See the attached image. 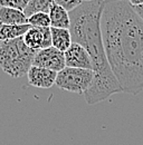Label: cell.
<instances>
[{
    "label": "cell",
    "mask_w": 143,
    "mask_h": 145,
    "mask_svg": "<svg viewBox=\"0 0 143 145\" xmlns=\"http://www.w3.org/2000/svg\"><path fill=\"white\" fill-rule=\"evenodd\" d=\"M101 31L107 61L122 91H143V20L129 0H106Z\"/></svg>",
    "instance_id": "cell-1"
},
{
    "label": "cell",
    "mask_w": 143,
    "mask_h": 145,
    "mask_svg": "<svg viewBox=\"0 0 143 145\" xmlns=\"http://www.w3.org/2000/svg\"><path fill=\"white\" fill-rule=\"evenodd\" d=\"M106 0L84 1L70 12L72 41L83 46L91 56L94 79L83 94L86 103L94 105L111 95L122 93V87L107 61L101 31V17Z\"/></svg>",
    "instance_id": "cell-2"
},
{
    "label": "cell",
    "mask_w": 143,
    "mask_h": 145,
    "mask_svg": "<svg viewBox=\"0 0 143 145\" xmlns=\"http://www.w3.org/2000/svg\"><path fill=\"white\" fill-rule=\"evenodd\" d=\"M36 53L25 44L22 37L0 41V68L12 78H20L33 66Z\"/></svg>",
    "instance_id": "cell-3"
},
{
    "label": "cell",
    "mask_w": 143,
    "mask_h": 145,
    "mask_svg": "<svg viewBox=\"0 0 143 145\" xmlns=\"http://www.w3.org/2000/svg\"><path fill=\"white\" fill-rule=\"evenodd\" d=\"M93 79L94 72L92 69L65 67L57 72L55 85L59 89L83 95L91 87Z\"/></svg>",
    "instance_id": "cell-4"
},
{
    "label": "cell",
    "mask_w": 143,
    "mask_h": 145,
    "mask_svg": "<svg viewBox=\"0 0 143 145\" xmlns=\"http://www.w3.org/2000/svg\"><path fill=\"white\" fill-rule=\"evenodd\" d=\"M33 66L51 69L54 72H60L66 67L64 53L54 48L53 46L46 49L38 50L35 55Z\"/></svg>",
    "instance_id": "cell-5"
},
{
    "label": "cell",
    "mask_w": 143,
    "mask_h": 145,
    "mask_svg": "<svg viewBox=\"0 0 143 145\" xmlns=\"http://www.w3.org/2000/svg\"><path fill=\"white\" fill-rule=\"evenodd\" d=\"M66 67L71 68H82V69H92L93 64L91 56L87 50L79 44L73 42L71 47L64 53Z\"/></svg>",
    "instance_id": "cell-6"
},
{
    "label": "cell",
    "mask_w": 143,
    "mask_h": 145,
    "mask_svg": "<svg viewBox=\"0 0 143 145\" xmlns=\"http://www.w3.org/2000/svg\"><path fill=\"white\" fill-rule=\"evenodd\" d=\"M25 44L36 52L52 47V33L51 28L31 27L24 35Z\"/></svg>",
    "instance_id": "cell-7"
},
{
    "label": "cell",
    "mask_w": 143,
    "mask_h": 145,
    "mask_svg": "<svg viewBox=\"0 0 143 145\" xmlns=\"http://www.w3.org/2000/svg\"><path fill=\"white\" fill-rule=\"evenodd\" d=\"M56 78H57V72L37 66H31L27 72L28 84L36 88H44V89L51 88L56 83Z\"/></svg>",
    "instance_id": "cell-8"
},
{
    "label": "cell",
    "mask_w": 143,
    "mask_h": 145,
    "mask_svg": "<svg viewBox=\"0 0 143 145\" xmlns=\"http://www.w3.org/2000/svg\"><path fill=\"white\" fill-rule=\"evenodd\" d=\"M49 18H51V27L52 28H60V29H70L71 27V18L70 12L64 8L53 3L49 9Z\"/></svg>",
    "instance_id": "cell-9"
},
{
    "label": "cell",
    "mask_w": 143,
    "mask_h": 145,
    "mask_svg": "<svg viewBox=\"0 0 143 145\" xmlns=\"http://www.w3.org/2000/svg\"><path fill=\"white\" fill-rule=\"evenodd\" d=\"M52 46L54 48L65 53L73 44L70 29H60V28H52Z\"/></svg>",
    "instance_id": "cell-10"
},
{
    "label": "cell",
    "mask_w": 143,
    "mask_h": 145,
    "mask_svg": "<svg viewBox=\"0 0 143 145\" xmlns=\"http://www.w3.org/2000/svg\"><path fill=\"white\" fill-rule=\"evenodd\" d=\"M27 19L24 11L0 7V25H26Z\"/></svg>",
    "instance_id": "cell-11"
},
{
    "label": "cell",
    "mask_w": 143,
    "mask_h": 145,
    "mask_svg": "<svg viewBox=\"0 0 143 145\" xmlns=\"http://www.w3.org/2000/svg\"><path fill=\"white\" fill-rule=\"evenodd\" d=\"M31 28L28 24L26 25H0V41L12 40L24 35Z\"/></svg>",
    "instance_id": "cell-12"
},
{
    "label": "cell",
    "mask_w": 143,
    "mask_h": 145,
    "mask_svg": "<svg viewBox=\"0 0 143 145\" xmlns=\"http://www.w3.org/2000/svg\"><path fill=\"white\" fill-rule=\"evenodd\" d=\"M54 3V0H30L27 8L25 9L26 17H30L31 15L37 12H49V9Z\"/></svg>",
    "instance_id": "cell-13"
},
{
    "label": "cell",
    "mask_w": 143,
    "mask_h": 145,
    "mask_svg": "<svg viewBox=\"0 0 143 145\" xmlns=\"http://www.w3.org/2000/svg\"><path fill=\"white\" fill-rule=\"evenodd\" d=\"M27 24L31 27L38 28H51V18L46 12H37L27 19Z\"/></svg>",
    "instance_id": "cell-14"
},
{
    "label": "cell",
    "mask_w": 143,
    "mask_h": 145,
    "mask_svg": "<svg viewBox=\"0 0 143 145\" xmlns=\"http://www.w3.org/2000/svg\"><path fill=\"white\" fill-rule=\"evenodd\" d=\"M29 1L30 0H0V7H8L20 11H25Z\"/></svg>",
    "instance_id": "cell-15"
},
{
    "label": "cell",
    "mask_w": 143,
    "mask_h": 145,
    "mask_svg": "<svg viewBox=\"0 0 143 145\" xmlns=\"http://www.w3.org/2000/svg\"><path fill=\"white\" fill-rule=\"evenodd\" d=\"M83 2H84L83 0H54V3L64 8L68 12H71L74 9H76L77 7H79Z\"/></svg>",
    "instance_id": "cell-16"
},
{
    "label": "cell",
    "mask_w": 143,
    "mask_h": 145,
    "mask_svg": "<svg viewBox=\"0 0 143 145\" xmlns=\"http://www.w3.org/2000/svg\"><path fill=\"white\" fill-rule=\"evenodd\" d=\"M132 7H133L134 12L143 20V5H140V6H132Z\"/></svg>",
    "instance_id": "cell-17"
},
{
    "label": "cell",
    "mask_w": 143,
    "mask_h": 145,
    "mask_svg": "<svg viewBox=\"0 0 143 145\" xmlns=\"http://www.w3.org/2000/svg\"><path fill=\"white\" fill-rule=\"evenodd\" d=\"M132 6H140L143 5V0H129Z\"/></svg>",
    "instance_id": "cell-18"
},
{
    "label": "cell",
    "mask_w": 143,
    "mask_h": 145,
    "mask_svg": "<svg viewBox=\"0 0 143 145\" xmlns=\"http://www.w3.org/2000/svg\"><path fill=\"white\" fill-rule=\"evenodd\" d=\"M83 1H97V0H83Z\"/></svg>",
    "instance_id": "cell-19"
}]
</instances>
